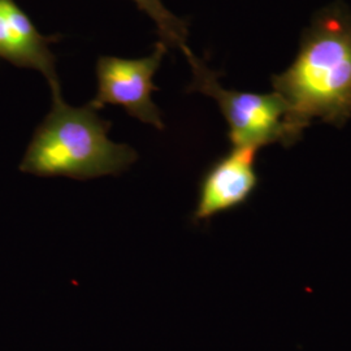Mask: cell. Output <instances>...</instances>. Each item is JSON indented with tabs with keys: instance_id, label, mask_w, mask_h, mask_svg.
<instances>
[{
	"instance_id": "cell-1",
	"label": "cell",
	"mask_w": 351,
	"mask_h": 351,
	"mask_svg": "<svg viewBox=\"0 0 351 351\" xmlns=\"http://www.w3.org/2000/svg\"><path fill=\"white\" fill-rule=\"evenodd\" d=\"M52 107L26 149L20 171L39 177L91 180L119 175L138 159L130 146L108 138L111 123L90 103L72 107L53 86Z\"/></svg>"
},
{
	"instance_id": "cell-2",
	"label": "cell",
	"mask_w": 351,
	"mask_h": 351,
	"mask_svg": "<svg viewBox=\"0 0 351 351\" xmlns=\"http://www.w3.org/2000/svg\"><path fill=\"white\" fill-rule=\"evenodd\" d=\"M297 129L313 117L335 119L351 108V19L332 10L314 23L294 63L275 77Z\"/></svg>"
},
{
	"instance_id": "cell-3",
	"label": "cell",
	"mask_w": 351,
	"mask_h": 351,
	"mask_svg": "<svg viewBox=\"0 0 351 351\" xmlns=\"http://www.w3.org/2000/svg\"><path fill=\"white\" fill-rule=\"evenodd\" d=\"M182 53L193 72L190 90L203 93L217 101L229 125L233 147L259 149L297 130L288 104L276 91L258 94L223 88L215 72L193 51L188 49Z\"/></svg>"
},
{
	"instance_id": "cell-4",
	"label": "cell",
	"mask_w": 351,
	"mask_h": 351,
	"mask_svg": "<svg viewBox=\"0 0 351 351\" xmlns=\"http://www.w3.org/2000/svg\"><path fill=\"white\" fill-rule=\"evenodd\" d=\"M167 50L165 43L159 40L150 55L145 58H99L97 63L98 90L90 104L97 110L107 104L121 106L132 117L163 130L162 112L152 101V93L158 90L154 85V75Z\"/></svg>"
},
{
	"instance_id": "cell-5",
	"label": "cell",
	"mask_w": 351,
	"mask_h": 351,
	"mask_svg": "<svg viewBox=\"0 0 351 351\" xmlns=\"http://www.w3.org/2000/svg\"><path fill=\"white\" fill-rule=\"evenodd\" d=\"M255 147H233L202 180L194 220L202 221L242 204L258 184Z\"/></svg>"
},
{
	"instance_id": "cell-6",
	"label": "cell",
	"mask_w": 351,
	"mask_h": 351,
	"mask_svg": "<svg viewBox=\"0 0 351 351\" xmlns=\"http://www.w3.org/2000/svg\"><path fill=\"white\" fill-rule=\"evenodd\" d=\"M55 39L42 36L14 0H0V58L40 72L50 88L60 85L49 46Z\"/></svg>"
},
{
	"instance_id": "cell-7",
	"label": "cell",
	"mask_w": 351,
	"mask_h": 351,
	"mask_svg": "<svg viewBox=\"0 0 351 351\" xmlns=\"http://www.w3.org/2000/svg\"><path fill=\"white\" fill-rule=\"evenodd\" d=\"M139 10L146 13L155 23L160 40L167 47L188 50V26L184 20L171 12L163 0H133Z\"/></svg>"
}]
</instances>
